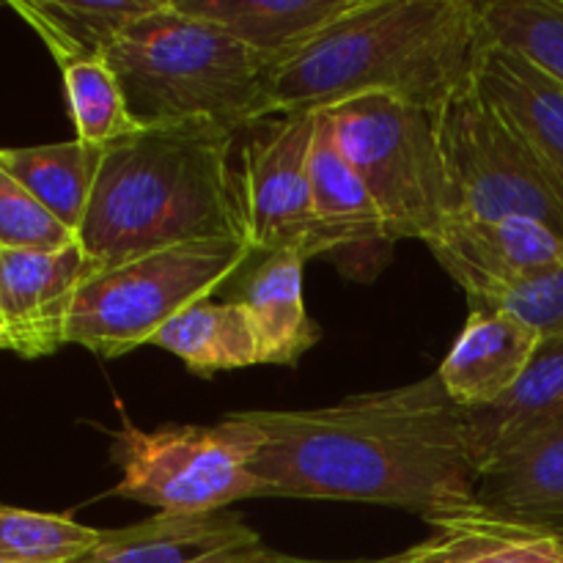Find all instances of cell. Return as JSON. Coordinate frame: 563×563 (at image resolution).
Instances as JSON below:
<instances>
[{
  "instance_id": "19",
  "label": "cell",
  "mask_w": 563,
  "mask_h": 563,
  "mask_svg": "<svg viewBox=\"0 0 563 563\" xmlns=\"http://www.w3.org/2000/svg\"><path fill=\"white\" fill-rule=\"evenodd\" d=\"M412 550L421 563H563V539L542 528L500 520L482 506L427 520Z\"/></svg>"
},
{
  "instance_id": "24",
  "label": "cell",
  "mask_w": 563,
  "mask_h": 563,
  "mask_svg": "<svg viewBox=\"0 0 563 563\" xmlns=\"http://www.w3.org/2000/svg\"><path fill=\"white\" fill-rule=\"evenodd\" d=\"M484 42L511 49L563 86V0H476Z\"/></svg>"
},
{
  "instance_id": "10",
  "label": "cell",
  "mask_w": 563,
  "mask_h": 563,
  "mask_svg": "<svg viewBox=\"0 0 563 563\" xmlns=\"http://www.w3.org/2000/svg\"><path fill=\"white\" fill-rule=\"evenodd\" d=\"M423 245L465 289L473 308H487L563 262V236L526 218H449Z\"/></svg>"
},
{
  "instance_id": "3",
  "label": "cell",
  "mask_w": 563,
  "mask_h": 563,
  "mask_svg": "<svg viewBox=\"0 0 563 563\" xmlns=\"http://www.w3.org/2000/svg\"><path fill=\"white\" fill-rule=\"evenodd\" d=\"M236 130L214 121L141 126L104 146L77 245L97 267L201 240H245L229 157Z\"/></svg>"
},
{
  "instance_id": "6",
  "label": "cell",
  "mask_w": 563,
  "mask_h": 563,
  "mask_svg": "<svg viewBox=\"0 0 563 563\" xmlns=\"http://www.w3.org/2000/svg\"><path fill=\"white\" fill-rule=\"evenodd\" d=\"M324 113L377 201L388 242H423L454 214L432 110L394 97H357Z\"/></svg>"
},
{
  "instance_id": "20",
  "label": "cell",
  "mask_w": 563,
  "mask_h": 563,
  "mask_svg": "<svg viewBox=\"0 0 563 563\" xmlns=\"http://www.w3.org/2000/svg\"><path fill=\"white\" fill-rule=\"evenodd\" d=\"M152 344L179 357L198 377L264 363L262 341L245 308L212 297L192 302L190 308L176 313L168 324L159 328Z\"/></svg>"
},
{
  "instance_id": "2",
  "label": "cell",
  "mask_w": 563,
  "mask_h": 563,
  "mask_svg": "<svg viewBox=\"0 0 563 563\" xmlns=\"http://www.w3.org/2000/svg\"><path fill=\"white\" fill-rule=\"evenodd\" d=\"M476 0H357L264 80L253 124L357 97L438 110L473 82L484 47Z\"/></svg>"
},
{
  "instance_id": "31",
  "label": "cell",
  "mask_w": 563,
  "mask_h": 563,
  "mask_svg": "<svg viewBox=\"0 0 563 563\" xmlns=\"http://www.w3.org/2000/svg\"><path fill=\"white\" fill-rule=\"evenodd\" d=\"M0 350H5V335H3V330H0Z\"/></svg>"
},
{
  "instance_id": "14",
  "label": "cell",
  "mask_w": 563,
  "mask_h": 563,
  "mask_svg": "<svg viewBox=\"0 0 563 563\" xmlns=\"http://www.w3.org/2000/svg\"><path fill=\"white\" fill-rule=\"evenodd\" d=\"M476 504L563 539V421L489 462L478 473Z\"/></svg>"
},
{
  "instance_id": "12",
  "label": "cell",
  "mask_w": 563,
  "mask_h": 563,
  "mask_svg": "<svg viewBox=\"0 0 563 563\" xmlns=\"http://www.w3.org/2000/svg\"><path fill=\"white\" fill-rule=\"evenodd\" d=\"M539 344L542 335L515 313L473 308L440 363V385L462 410H487L517 388Z\"/></svg>"
},
{
  "instance_id": "7",
  "label": "cell",
  "mask_w": 563,
  "mask_h": 563,
  "mask_svg": "<svg viewBox=\"0 0 563 563\" xmlns=\"http://www.w3.org/2000/svg\"><path fill=\"white\" fill-rule=\"evenodd\" d=\"M258 434L240 412L212 427H163L154 432L121 423L110 460L121 471L115 498L137 500L157 515H212L236 500L264 498L251 465Z\"/></svg>"
},
{
  "instance_id": "22",
  "label": "cell",
  "mask_w": 563,
  "mask_h": 563,
  "mask_svg": "<svg viewBox=\"0 0 563 563\" xmlns=\"http://www.w3.org/2000/svg\"><path fill=\"white\" fill-rule=\"evenodd\" d=\"M104 146L82 141L49 146L0 148V168L9 170L58 223L77 236L102 168Z\"/></svg>"
},
{
  "instance_id": "1",
  "label": "cell",
  "mask_w": 563,
  "mask_h": 563,
  "mask_svg": "<svg viewBox=\"0 0 563 563\" xmlns=\"http://www.w3.org/2000/svg\"><path fill=\"white\" fill-rule=\"evenodd\" d=\"M258 434L251 471L264 498L352 500L432 517L473 509L471 418L438 372L319 410L240 412Z\"/></svg>"
},
{
  "instance_id": "30",
  "label": "cell",
  "mask_w": 563,
  "mask_h": 563,
  "mask_svg": "<svg viewBox=\"0 0 563 563\" xmlns=\"http://www.w3.org/2000/svg\"><path fill=\"white\" fill-rule=\"evenodd\" d=\"M374 563H421V561H418L416 555H412V550H405V553L390 555V559H379V561H374Z\"/></svg>"
},
{
  "instance_id": "15",
  "label": "cell",
  "mask_w": 563,
  "mask_h": 563,
  "mask_svg": "<svg viewBox=\"0 0 563 563\" xmlns=\"http://www.w3.org/2000/svg\"><path fill=\"white\" fill-rule=\"evenodd\" d=\"M357 0H170L181 14L220 27L245 44L267 75L308 47Z\"/></svg>"
},
{
  "instance_id": "29",
  "label": "cell",
  "mask_w": 563,
  "mask_h": 563,
  "mask_svg": "<svg viewBox=\"0 0 563 563\" xmlns=\"http://www.w3.org/2000/svg\"><path fill=\"white\" fill-rule=\"evenodd\" d=\"M209 563H374V561H308V559H291V555L273 553L262 544V548L242 550V553L223 555V559H214Z\"/></svg>"
},
{
  "instance_id": "21",
  "label": "cell",
  "mask_w": 563,
  "mask_h": 563,
  "mask_svg": "<svg viewBox=\"0 0 563 563\" xmlns=\"http://www.w3.org/2000/svg\"><path fill=\"white\" fill-rule=\"evenodd\" d=\"M308 179H311L313 212L322 229L335 240L339 251L352 245L388 242L377 201L341 152L324 110L317 113V124H313Z\"/></svg>"
},
{
  "instance_id": "28",
  "label": "cell",
  "mask_w": 563,
  "mask_h": 563,
  "mask_svg": "<svg viewBox=\"0 0 563 563\" xmlns=\"http://www.w3.org/2000/svg\"><path fill=\"white\" fill-rule=\"evenodd\" d=\"M487 308L515 313L517 319L531 324L542 339L563 335V262L559 267L509 289Z\"/></svg>"
},
{
  "instance_id": "26",
  "label": "cell",
  "mask_w": 563,
  "mask_h": 563,
  "mask_svg": "<svg viewBox=\"0 0 563 563\" xmlns=\"http://www.w3.org/2000/svg\"><path fill=\"white\" fill-rule=\"evenodd\" d=\"M99 539L102 528L80 526L66 515L0 506V563H75Z\"/></svg>"
},
{
  "instance_id": "16",
  "label": "cell",
  "mask_w": 563,
  "mask_h": 563,
  "mask_svg": "<svg viewBox=\"0 0 563 563\" xmlns=\"http://www.w3.org/2000/svg\"><path fill=\"white\" fill-rule=\"evenodd\" d=\"M473 86L563 179V86L511 49L484 44Z\"/></svg>"
},
{
  "instance_id": "27",
  "label": "cell",
  "mask_w": 563,
  "mask_h": 563,
  "mask_svg": "<svg viewBox=\"0 0 563 563\" xmlns=\"http://www.w3.org/2000/svg\"><path fill=\"white\" fill-rule=\"evenodd\" d=\"M77 236L0 168V251H60Z\"/></svg>"
},
{
  "instance_id": "23",
  "label": "cell",
  "mask_w": 563,
  "mask_h": 563,
  "mask_svg": "<svg viewBox=\"0 0 563 563\" xmlns=\"http://www.w3.org/2000/svg\"><path fill=\"white\" fill-rule=\"evenodd\" d=\"M165 0H14L11 9L42 36L53 58H104L137 20Z\"/></svg>"
},
{
  "instance_id": "5",
  "label": "cell",
  "mask_w": 563,
  "mask_h": 563,
  "mask_svg": "<svg viewBox=\"0 0 563 563\" xmlns=\"http://www.w3.org/2000/svg\"><path fill=\"white\" fill-rule=\"evenodd\" d=\"M256 256L245 240H201L137 253L88 275L66 317V344L113 361L152 344L163 324L207 300Z\"/></svg>"
},
{
  "instance_id": "4",
  "label": "cell",
  "mask_w": 563,
  "mask_h": 563,
  "mask_svg": "<svg viewBox=\"0 0 563 563\" xmlns=\"http://www.w3.org/2000/svg\"><path fill=\"white\" fill-rule=\"evenodd\" d=\"M126 110L141 126L214 121L240 132L253 124L267 66L220 27L165 0L104 55Z\"/></svg>"
},
{
  "instance_id": "13",
  "label": "cell",
  "mask_w": 563,
  "mask_h": 563,
  "mask_svg": "<svg viewBox=\"0 0 563 563\" xmlns=\"http://www.w3.org/2000/svg\"><path fill=\"white\" fill-rule=\"evenodd\" d=\"M262 544V537L231 509L154 515L135 526L102 531L97 548L75 563H209Z\"/></svg>"
},
{
  "instance_id": "18",
  "label": "cell",
  "mask_w": 563,
  "mask_h": 563,
  "mask_svg": "<svg viewBox=\"0 0 563 563\" xmlns=\"http://www.w3.org/2000/svg\"><path fill=\"white\" fill-rule=\"evenodd\" d=\"M467 418L478 473L515 445L563 421V335L542 339L528 372L504 401L467 412Z\"/></svg>"
},
{
  "instance_id": "32",
  "label": "cell",
  "mask_w": 563,
  "mask_h": 563,
  "mask_svg": "<svg viewBox=\"0 0 563 563\" xmlns=\"http://www.w3.org/2000/svg\"><path fill=\"white\" fill-rule=\"evenodd\" d=\"M0 330H3V313H0Z\"/></svg>"
},
{
  "instance_id": "9",
  "label": "cell",
  "mask_w": 563,
  "mask_h": 563,
  "mask_svg": "<svg viewBox=\"0 0 563 563\" xmlns=\"http://www.w3.org/2000/svg\"><path fill=\"white\" fill-rule=\"evenodd\" d=\"M317 113L284 115L242 146L234 170L242 236L262 253L295 251L302 258L339 251L313 212L308 157Z\"/></svg>"
},
{
  "instance_id": "17",
  "label": "cell",
  "mask_w": 563,
  "mask_h": 563,
  "mask_svg": "<svg viewBox=\"0 0 563 563\" xmlns=\"http://www.w3.org/2000/svg\"><path fill=\"white\" fill-rule=\"evenodd\" d=\"M302 267L306 258L295 251L262 253L256 267L242 269L245 275L231 295V302L253 319L264 363L295 366L319 341V328L302 300Z\"/></svg>"
},
{
  "instance_id": "25",
  "label": "cell",
  "mask_w": 563,
  "mask_h": 563,
  "mask_svg": "<svg viewBox=\"0 0 563 563\" xmlns=\"http://www.w3.org/2000/svg\"><path fill=\"white\" fill-rule=\"evenodd\" d=\"M55 60L64 75L77 141L108 146L141 130L126 110L124 93L108 60L91 55H58Z\"/></svg>"
},
{
  "instance_id": "11",
  "label": "cell",
  "mask_w": 563,
  "mask_h": 563,
  "mask_svg": "<svg viewBox=\"0 0 563 563\" xmlns=\"http://www.w3.org/2000/svg\"><path fill=\"white\" fill-rule=\"evenodd\" d=\"M97 269L77 242L60 251H0L5 350L25 361L58 352L66 344L71 300Z\"/></svg>"
},
{
  "instance_id": "8",
  "label": "cell",
  "mask_w": 563,
  "mask_h": 563,
  "mask_svg": "<svg viewBox=\"0 0 563 563\" xmlns=\"http://www.w3.org/2000/svg\"><path fill=\"white\" fill-rule=\"evenodd\" d=\"M449 174L451 218H526L563 236V179L465 86L434 110Z\"/></svg>"
}]
</instances>
